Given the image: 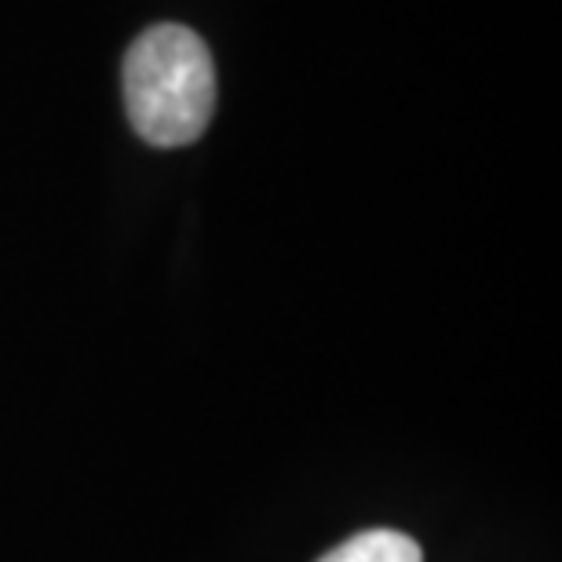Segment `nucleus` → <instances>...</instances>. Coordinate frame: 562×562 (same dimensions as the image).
Returning a JSON list of instances; mask_svg holds the SVG:
<instances>
[{"label": "nucleus", "instance_id": "1", "mask_svg": "<svg viewBox=\"0 0 562 562\" xmlns=\"http://www.w3.org/2000/svg\"><path fill=\"white\" fill-rule=\"evenodd\" d=\"M121 85L136 136L161 150L201 139L216 114L212 52L179 22H157L132 41Z\"/></svg>", "mask_w": 562, "mask_h": 562}, {"label": "nucleus", "instance_id": "2", "mask_svg": "<svg viewBox=\"0 0 562 562\" xmlns=\"http://www.w3.org/2000/svg\"><path fill=\"white\" fill-rule=\"evenodd\" d=\"M318 562H424L420 544L398 530H362Z\"/></svg>", "mask_w": 562, "mask_h": 562}]
</instances>
